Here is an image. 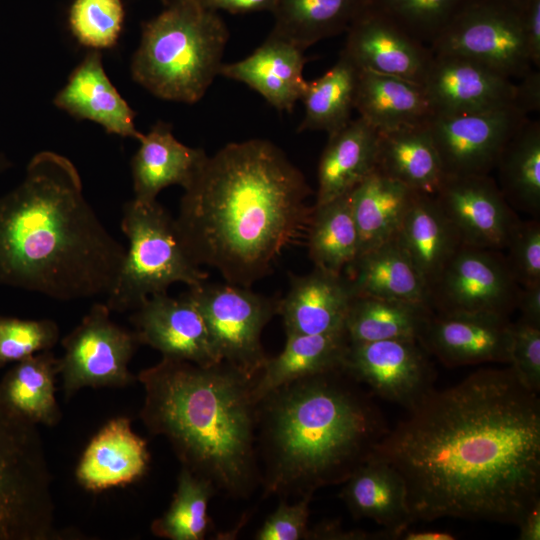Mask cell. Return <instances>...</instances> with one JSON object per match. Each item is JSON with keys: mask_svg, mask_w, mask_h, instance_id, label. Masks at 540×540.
<instances>
[{"mask_svg": "<svg viewBox=\"0 0 540 540\" xmlns=\"http://www.w3.org/2000/svg\"><path fill=\"white\" fill-rule=\"evenodd\" d=\"M313 497L305 496L294 503L280 500L277 508L256 532V540H307L309 533L310 503Z\"/></svg>", "mask_w": 540, "mask_h": 540, "instance_id": "obj_45", "label": "cell"}, {"mask_svg": "<svg viewBox=\"0 0 540 540\" xmlns=\"http://www.w3.org/2000/svg\"><path fill=\"white\" fill-rule=\"evenodd\" d=\"M517 526L520 540L540 539V500L524 513Z\"/></svg>", "mask_w": 540, "mask_h": 540, "instance_id": "obj_51", "label": "cell"}, {"mask_svg": "<svg viewBox=\"0 0 540 540\" xmlns=\"http://www.w3.org/2000/svg\"><path fill=\"white\" fill-rule=\"evenodd\" d=\"M429 47L434 55L464 57L509 79L532 70L520 10L498 0H468Z\"/></svg>", "mask_w": 540, "mask_h": 540, "instance_id": "obj_10", "label": "cell"}, {"mask_svg": "<svg viewBox=\"0 0 540 540\" xmlns=\"http://www.w3.org/2000/svg\"><path fill=\"white\" fill-rule=\"evenodd\" d=\"M12 165L11 160L5 154L0 152V174L10 169Z\"/></svg>", "mask_w": 540, "mask_h": 540, "instance_id": "obj_53", "label": "cell"}, {"mask_svg": "<svg viewBox=\"0 0 540 540\" xmlns=\"http://www.w3.org/2000/svg\"><path fill=\"white\" fill-rule=\"evenodd\" d=\"M199 1H201L202 3H204V2L207 1V0H199Z\"/></svg>", "mask_w": 540, "mask_h": 540, "instance_id": "obj_56", "label": "cell"}, {"mask_svg": "<svg viewBox=\"0 0 540 540\" xmlns=\"http://www.w3.org/2000/svg\"><path fill=\"white\" fill-rule=\"evenodd\" d=\"M456 536L448 531L442 530H408L400 531L396 539L401 540H454Z\"/></svg>", "mask_w": 540, "mask_h": 540, "instance_id": "obj_52", "label": "cell"}, {"mask_svg": "<svg viewBox=\"0 0 540 540\" xmlns=\"http://www.w3.org/2000/svg\"><path fill=\"white\" fill-rule=\"evenodd\" d=\"M433 196L464 246L502 251L519 221L490 175L445 176Z\"/></svg>", "mask_w": 540, "mask_h": 540, "instance_id": "obj_15", "label": "cell"}, {"mask_svg": "<svg viewBox=\"0 0 540 540\" xmlns=\"http://www.w3.org/2000/svg\"><path fill=\"white\" fill-rule=\"evenodd\" d=\"M433 114L481 111L513 103L515 84L459 56L434 55L422 83Z\"/></svg>", "mask_w": 540, "mask_h": 540, "instance_id": "obj_19", "label": "cell"}, {"mask_svg": "<svg viewBox=\"0 0 540 540\" xmlns=\"http://www.w3.org/2000/svg\"><path fill=\"white\" fill-rule=\"evenodd\" d=\"M140 147L131 160L134 200L151 203L171 185L186 188L207 154L178 141L168 123L157 122L139 140Z\"/></svg>", "mask_w": 540, "mask_h": 540, "instance_id": "obj_24", "label": "cell"}, {"mask_svg": "<svg viewBox=\"0 0 540 540\" xmlns=\"http://www.w3.org/2000/svg\"><path fill=\"white\" fill-rule=\"evenodd\" d=\"M390 540L387 529L378 532L346 530L337 521H323L309 528L308 540Z\"/></svg>", "mask_w": 540, "mask_h": 540, "instance_id": "obj_46", "label": "cell"}, {"mask_svg": "<svg viewBox=\"0 0 540 540\" xmlns=\"http://www.w3.org/2000/svg\"><path fill=\"white\" fill-rule=\"evenodd\" d=\"M528 118L514 103L459 114H433L427 126L445 176L489 175Z\"/></svg>", "mask_w": 540, "mask_h": 540, "instance_id": "obj_13", "label": "cell"}, {"mask_svg": "<svg viewBox=\"0 0 540 540\" xmlns=\"http://www.w3.org/2000/svg\"><path fill=\"white\" fill-rule=\"evenodd\" d=\"M50 474L37 426L0 400V540H59Z\"/></svg>", "mask_w": 540, "mask_h": 540, "instance_id": "obj_8", "label": "cell"}, {"mask_svg": "<svg viewBox=\"0 0 540 540\" xmlns=\"http://www.w3.org/2000/svg\"><path fill=\"white\" fill-rule=\"evenodd\" d=\"M342 368L374 395L406 410L434 389V368L417 339L349 342Z\"/></svg>", "mask_w": 540, "mask_h": 540, "instance_id": "obj_14", "label": "cell"}, {"mask_svg": "<svg viewBox=\"0 0 540 540\" xmlns=\"http://www.w3.org/2000/svg\"><path fill=\"white\" fill-rule=\"evenodd\" d=\"M388 429L372 395L342 367L271 390L257 402L263 496L289 501L344 483Z\"/></svg>", "mask_w": 540, "mask_h": 540, "instance_id": "obj_4", "label": "cell"}, {"mask_svg": "<svg viewBox=\"0 0 540 540\" xmlns=\"http://www.w3.org/2000/svg\"><path fill=\"white\" fill-rule=\"evenodd\" d=\"M328 136L318 164L315 205L349 194L377 167L379 131L363 118Z\"/></svg>", "mask_w": 540, "mask_h": 540, "instance_id": "obj_25", "label": "cell"}, {"mask_svg": "<svg viewBox=\"0 0 540 540\" xmlns=\"http://www.w3.org/2000/svg\"><path fill=\"white\" fill-rule=\"evenodd\" d=\"M495 169L507 202L534 217L540 214V122L530 120L504 146Z\"/></svg>", "mask_w": 540, "mask_h": 540, "instance_id": "obj_35", "label": "cell"}, {"mask_svg": "<svg viewBox=\"0 0 540 540\" xmlns=\"http://www.w3.org/2000/svg\"><path fill=\"white\" fill-rule=\"evenodd\" d=\"M519 289L501 251L461 245L429 292L434 313L509 317Z\"/></svg>", "mask_w": 540, "mask_h": 540, "instance_id": "obj_12", "label": "cell"}, {"mask_svg": "<svg viewBox=\"0 0 540 540\" xmlns=\"http://www.w3.org/2000/svg\"><path fill=\"white\" fill-rule=\"evenodd\" d=\"M434 312L411 303L354 295L345 319L349 342L419 339Z\"/></svg>", "mask_w": 540, "mask_h": 540, "instance_id": "obj_36", "label": "cell"}, {"mask_svg": "<svg viewBox=\"0 0 540 540\" xmlns=\"http://www.w3.org/2000/svg\"><path fill=\"white\" fill-rule=\"evenodd\" d=\"M355 109L379 132L427 122L432 110L422 84L360 70Z\"/></svg>", "mask_w": 540, "mask_h": 540, "instance_id": "obj_30", "label": "cell"}, {"mask_svg": "<svg viewBox=\"0 0 540 540\" xmlns=\"http://www.w3.org/2000/svg\"><path fill=\"white\" fill-rule=\"evenodd\" d=\"M468 0H371L409 35L430 46Z\"/></svg>", "mask_w": 540, "mask_h": 540, "instance_id": "obj_40", "label": "cell"}, {"mask_svg": "<svg viewBox=\"0 0 540 540\" xmlns=\"http://www.w3.org/2000/svg\"><path fill=\"white\" fill-rule=\"evenodd\" d=\"M215 493L211 482L182 467L172 502L152 522V533L169 540H203L211 526L208 505Z\"/></svg>", "mask_w": 540, "mask_h": 540, "instance_id": "obj_39", "label": "cell"}, {"mask_svg": "<svg viewBox=\"0 0 540 540\" xmlns=\"http://www.w3.org/2000/svg\"><path fill=\"white\" fill-rule=\"evenodd\" d=\"M346 270L354 295L411 303L433 311L425 281L394 239L359 255Z\"/></svg>", "mask_w": 540, "mask_h": 540, "instance_id": "obj_28", "label": "cell"}, {"mask_svg": "<svg viewBox=\"0 0 540 540\" xmlns=\"http://www.w3.org/2000/svg\"><path fill=\"white\" fill-rule=\"evenodd\" d=\"M134 311L130 321L140 345L152 347L163 358L202 366L222 362L200 310L186 294H155Z\"/></svg>", "mask_w": 540, "mask_h": 540, "instance_id": "obj_16", "label": "cell"}, {"mask_svg": "<svg viewBox=\"0 0 540 540\" xmlns=\"http://www.w3.org/2000/svg\"><path fill=\"white\" fill-rule=\"evenodd\" d=\"M120 226L128 248L115 285L106 297L111 312L135 310L148 297L167 293L174 283L190 288L207 280L208 274L192 262L182 247L174 218L157 200L126 202Z\"/></svg>", "mask_w": 540, "mask_h": 540, "instance_id": "obj_7", "label": "cell"}, {"mask_svg": "<svg viewBox=\"0 0 540 540\" xmlns=\"http://www.w3.org/2000/svg\"><path fill=\"white\" fill-rule=\"evenodd\" d=\"M415 191L375 169L350 192L359 255L392 240Z\"/></svg>", "mask_w": 540, "mask_h": 540, "instance_id": "obj_32", "label": "cell"}, {"mask_svg": "<svg viewBox=\"0 0 540 540\" xmlns=\"http://www.w3.org/2000/svg\"><path fill=\"white\" fill-rule=\"evenodd\" d=\"M106 303H95L81 322L61 341L58 358L65 398L85 387L133 385L137 376L128 364L140 345L134 331L114 323Z\"/></svg>", "mask_w": 540, "mask_h": 540, "instance_id": "obj_11", "label": "cell"}, {"mask_svg": "<svg viewBox=\"0 0 540 540\" xmlns=\"http://www.w3.org/2000/svg\"><path fill=\"white\" fill-rule=\"evenodd\" d=\"M164 5L168 3L169 0H160Z\"/></svg>", "mask_w": 540, "mask_h": 540, "instance_id": "obj_55", "label": "cell"}, {"mask_svg": "<svg viewBox=\"0 0 540 540\" xmlns=\"http://www.w3.org/2000/svg\"><path fill=\"white\" fill-rule=\"evenodd\" d=\"M277 0H207L203 4L215 11H225L231 14H246L253 12H273Z\"/></svg>", "mask_w": 540, "mask_h": 540, "instance_id": "obj_49", "label": "cell"}, {"mask_svg": "<svg viewBox=\"0 0 540 540\" xmlns=\"http://www.w3.org/2000/svg\"><path fill=\"white\" fill-rule=\"evenodd\" d=\"M339 493L357 519H370L396 535L411 524L402 476L388 463L371 455L343 483Z\"/></svg>", "mask_w": 540, "mask_h": 540, "instance_id": "obj_27", "label": "cell"}, {"mask_svg": "<svg viewBox=\"0 0 540 540\" xmlns=\"http://www.w3.org/2000/svg\"><path fill=\"white\" fill-rule=\"evenodd\" d=\"M125 253L61 154H35L22 182L0 197V286L59 301L107 297Z\"/></svg>", "mask_w": 540, "mask_h": 540, "instance_id": "obj_3", "label": "cell"}, {"mask_svg": "<svg viewBox=\"0 0 540 540\" xmlns=\"http://www.w3.org/2000/svg\"><path fill=\"white\" fill-rule=\"evenodd\" d=\"M348 344L345 330L325 334H286L282 352L267 358L254 381L255 401L290 381L341 368Z\"/></svg>", "mask_w": 540, "mask_h": 540, "instance_id": "obj_31", "label": "cell"}, {"mask_svg": "<svg viewBox=\"0 0 540 540\" xmlns=\"http://www.w3.org/2000/svg\"><path fill=\"white\" fill-rule=\"evenodd\" d=\"M59 337V327L51 319L30 320L0 315V369L52 350Z\"/></svg>", "mask_w": 540, "mask_h": 540, "instance_id": "obj_42", "label": "cell"}, {"mask_svg": "<svg viewBox=\"0 0 540 540\" xmlns=\"http://www.w3.org/2000/svg\"><path fill=\"white\" fill-rule=\"evenodd\" d=\"M515 84L513 103L526 114L540 109V73L531 70Z\"/></svg>", "mask_w": 540, "mask_h": 540, "instance_id": "obj_48", "label": "cell"}, {"mask_svg": "<svg viewBox=\"0 0 540 540\" xmlns=\"http://www.w3.org/2000/svg\"><path fill=\"white\" fill-rule=\"evenodd\" d=\"M349 194L314 205L306 229L314 267L336 274H342L359 254V235Z\"/></svg>", "mask_w": 540, "mask_h": 540, "instance_id": "obj_38", "label": "cell"}, {"mask_svg": "<svg viewBox=\"0 0 540 540\" xmlns=\"http://www.w3.org/2000/svg\"><path fill=\"white\" fill-rule=\"evenodd\" d=\"M58 375V358L52 350L31 355L5 373L0 400L24 420L52 427L61 419L55 397Z\"/></svg>", "mask_w": 540, "mask_h": 540, "instance_id": "obj_33", "label": "cell"}, {"mask_svg": "<svg viewBox=\"0 0 540 540\" xmlns=\"http://www.w3.org/2000/svg\"><path fill=\"white\" fill-rule=\"evenodd\" d=\"M228 39L217 11L199 0H169L142 25L132 78L158 98L196 103L219 75Z\"/></svg>", "mask_w": 540, "mask_h": 540, "instance_id": "obj_6", "label": "cell"}, {"mask_svg": "<svg viewBox=\"0 0 540 540\" xmlns=\"http://www.w3.org/2000/svg\"><path fill=\"white\" fill-rule=\"evenodd\" d=\"M376 169L427 195H434L445 178L427 122L379 132Z\"/></svg>", "mask_w": 540, "mask_h": 540, "instance_id": "obj_29", "label": "cell"}, {"mask_svg": "<svg viewBox=\"0 0 540 540\" xmlns=\"http://www.w3.org/2000/svg\"><path fill=\"white\" fill-rule=\"evenodd\" d=\"M393 239L408 256L429 290L462 245L434 196L418 192Z\"/></svg>", "mask_w": 540, "mask_h": 540, "instance_id": "obj_26", "label": "cell"}, {"mask_svg": "<svg viewBox=\"0 0 540 540\" xmlns=\"http://www.w3.org/2000/svg\"><path fill=\"white\" fill-rule=\"evenodd\" d=\"M510 366L433 389L371 455L403 478L411 523L517 525L540 500V401Z\"/></svg>", "mask_w": 540, "mask_h": 540, "instance_id": "obj_1", "label": "cell"}, {"mask_svg": "<svg viewBox=\"0 0 540 540\" xmlns=\"http://www.w3.org/2000/svg\"><path fill=\"white\" fill-rule=\"evenodd\" d=\"M185 294L200 310L220 359L256 379L268 358L261 334L278 300L227 282L205 281Z\"/></svg>", "mask_w": 540, "mask_h": 540, "instance_id": "obj_9", "label": "cell"}, {"mask_svg": "<svg viewBox=\"0 0 540 540\" xmlns=\"http://www.w3.org/2000/svg\"><path fill=\"white\" fill-rule=\"evenodd\" d=\"M508 267L520 287L540 284V224L518 221L507 245Z\"/></svg>", "mask_w": 540, "mask_h": 540, "instance_id": "obj_43", "label": "cell"}, {"mask_svg": "<svg viewBox=\"0 0 540 540\" xmlns=\"http://www.w3.org/2000/svg\"><path fill=\"white\" fill-rule=\"evenodd\" d=\"M498 1L520 10L527 0H498Z\"/></svg>", "mask_w": 540, "mask_h": 540, "instance_id": "obj_54", "label": "cell"}, {"mask_svg": "<svg viewBox=\"0 0 540 540\" xmlns=\"http://www.w3.org/2000/svg\"><path fill=\"white\" fill-rule=\"evenodd\" d=\"M523 32L532 65L540 66V0H527L520 9Z\"/></svg>", "mask_w": 540, "mask_h": 540, "instance_id": "obj_47", "label": "cell"}, {"mask_svg": "<svg viewBox=\"0 0 540 540\" xmlns=\"http://www.w3.org/2000/svg\"><path fill=\"white\" fill-rule=\"evenodd\" d=\"M354 293L347 277L317 267L291 278L286 296L278 300L277 314L286 334H325L345 330Z\"/></svg>", "mask_w": 540, "mask_h": 540, "instance_id": "obj_20", "label": "cell"}, {"mask_svg": "<svg viewBox=\"0 0 540 540\" xmlns=\"http://www.w3.org/2000/svg\"><path fill=\"white\" fill-rule=\"evenodd\" d=\"M140 419L170 443L182 467L216 493L247 499L260 486L255 379L222 361L202 366L163 358L137 375Z\"/></svg>", "mask_w": 540, "mask_h": 540, "instance_id": "obj_5", "label": "cell"}, {"mask_svg": "<svg viewBox=\"0 0 540 540\" xmlns=\"http://www.w3.org/2000/svg\"><path fill=\"white\" fill-rule=\"evenodd\" d=\"M124 18L121 0H74L68 20L77 41L98 50L116 44Z\"/></svg>", "mask_w": 540, "mask_h": 540, "instance_id": "obj_41", "label": "cell"}, {"mask_svg": "<svg viewBox=\"0 0 540 540\" xmlns=\"http://www.w3.org/2000/svg\"><path fill=\"white\" fill-rule=\"evenodd\" d=\"M516 308L521 312V320L540 327V284L520 287Z\"/></svg>", "mask_w": 540, "mask_h": 540, "instance_id": "obj_50", "label": "cell"}, {"mask_svg": "<svg viewBox=\"0 0 540 540\" xmlns=\"http://www.w3.org/2000/svg\"><path fill=\"white\" fill-rule=\"evenodd\" d=\"M53 103L77 119L101 125L106 132L140 140L135 112L107 76L98 50L86 54Z\"/></svg>", "mask_w": 540, "mask_h": 540, "instance_id": "obj_23", "label": "cell"}, {"mask_svg": "<svg viewBox=\"0 0 540 540\" xmlns=\"http://www.w3.org/2000/svg\"><path fill=\"white\" fill-rule=\"evenodd\" d=\"M509 317L484 313H433L419 342L447 367L508 363Z\"/></svg>", "mask_w": 540, "mask_h": 540, "instance_id": "obj_18", "label": "cell"}, {"mask_svg": "<svg viewBox=\"0 0 540 540\" xmlns=\"http://www.w3.org/2000/svg\"><path fill=\"white\" fill-rule=\"evenodd\" d=\"M509 366L531 391H540V327L519 319L511 325Z\"/></svg>", "mask_w": 540, "mask_h": 540, "instance_id": "obj_44", "label": "cell"}, {"mask_svg": "<svg viewBox=\"0 0 540 540\" xmlns=\"http://www.w3.org/2000/svg\"><path fill=\"white\" fill-rule=\"evenodd\" d=\"M304 51L270 33L246 58L222 64L219 75L246 84L277 110L291 112L306 84Z\"/></svg>", "mask_w": 540, "mask_h": 540, "instance_id": "obj_22", "label": "cell"}, {"mask_svg": "<svg viewBox=\"0 0 540 540\" xmlns=\"http://www.w3.org/2000/svg\"><path fill=\"white\" fill-rule=\"evenodd\" d=\"M371 0H277L270 33L306 50L346 32Z\"/></svg>", "mask_w": 540, "mask_h": 540, "instance_id": "obj_34", "label": "cell"}, {"mask_svg": "<svg viewBox=\"0 0 540 540\" xmlns=\"http://www.w3.org/2000/svg\"><path fill=\"white\" fill-rule=\"evenodd\" d=\"M341 54L360 70L422 84L433 59L430 47L371 5L349 26Z\"/></svg>", "mask_w": 540, "mask_h": 540, "instance_id": "obj_17", "label": "cell"}, {"mask_svg": "<svg viewBox=\"0 0 540 540\" xmlns=\"http://www.w3.org/2000/svg\"><path fill=\"white\" fill-rule=\"evenodd\" d=\"M360 69L340 53L337 62L321 77L306 81L300 101L305 107L298 132L325 131L328 135L351 120Z\"/></svg>", "mask_w": 540, "mask_h": 540, "instance_id": "obj_37", "label": "cell"}, {"mask_svg": "<svg viewBox=\"0 0 540 540\" xmlns=\"http://www.w3.org/2000/svg\"><path fill=\"white\" fill-rule=\"evenodd\" d=\"M150 453L127 417L107 422L91 439L76 468L77 482L86 490L100 492L131 484L147 472Z\"/></svg>", "mask_w": 540, "mask_h": 540, "instance_id": "obj_21", "label": "cell"}, {"mask_svg": "<svg viewBox=\"0 0 540 540\" xmlns=\"http://www.w3.org/2000/svg\"><path fill=\"white\" fill-rule=\"evenodd\" d=\"M311 194L303 173L275 144L233 142L207 155L184 188L174 228L194 264L250 288L307 229Z\"/></svg>", "mask_w": 540, "mask_h": 540, "instance_id": "obj_2", "label": "cell"}]
</instances>
